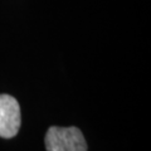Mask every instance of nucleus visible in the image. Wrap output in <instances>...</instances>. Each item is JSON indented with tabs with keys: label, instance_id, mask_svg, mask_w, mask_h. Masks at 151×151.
Returning a JSON list of instances; mask_svg holds the SVG:
<instances>
[{
	"label": "nucleus",
	"instance_id": "obj_1",
	"mask_svg": "<svg viewBox=\"0 0 151 151\" xmlns=\"http://www.w3.org/2000/svg\"><path fill=\"white\" fill-rule=\"evenodd\" d=\"M47 151H87V142L78 127L52 126L44 137Z\"/></svg>",
	"mask_w": 151,
	"mask_h": 151
},
{
	"label": "nucleus",
	"instance_id": "obj_2",
	"mask_svg": "<svg viewBox=\"0 0 151 151\" xmlns=\"http://www.w3.org/2000/svg\"><path fill=\"white\" fill-rule=\"evenodd\" d=\"M22 124L20 106L14 97L0 94V137L12 139L17 136Z\"/></svg>",
	"mask_w": 151,
	"mask_h": 151
}]
</instances>
